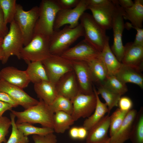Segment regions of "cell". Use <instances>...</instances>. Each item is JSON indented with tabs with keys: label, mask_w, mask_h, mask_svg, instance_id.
Segmentation results:
<instances>
[{
	"label": "cell",
	"mask_w": 143,
	"mask_h": 143,
	"mask_svg": "<svg viewBox=\"0 0 143 143\" xmlns=\"http://www.w3.org/2000/svg\"><path fill=\"white\" fill-rule=\"evenodd\" d=\"M10 111L17 118L16 124L39 123L43 127L53 129L54 113L49 105L42 100H39L37 104L24 111H18L12 110Z\"/></svg>",
	"instance_id": "cell-1"
},
{
	"label": "cell",
	"mask_w": 143,
	"mask_h": 143,
	"mask_svg": "<svg viewBox=\"0 0 143 143\" xmlns=\"http://www.w3.org/2000/svg\"><path fill=\"white\" fill-rule=\"evenodd\" d=\"M84 36L83 29L80 24L73 28L66 25L61 30H54L50 38L51 54L60 56L77 39Z\"/></svg>",
	"instance_id": "cell-2"
},
{
	"label": "cell",
	"mask_w": 143,
	"mask_h": 143,
	"mask_svg": "<svg viewBox=\"0 0 143 143\" xmlns=\"http://www.w3.org/2000/svg\"><path fill=\"white\" fill-rule=\"evenodd\" d=\"M50 37L39 33H33L31 40L24 46L20 52L21 59L26 62L42 61L51 55L49 50Z\"/></svg>",
	"instance_id": "cell-3"
},
{
	"label": "cell",
	"mask_w": 143,
	"mask_h": 143,
	"mask_svg": "<svg viewBox=\"0 0 143 143\" xmlns=\"http://www.w3.org/2000/svg\"><path fill=\"white\" fill-rule=\"evenodd\" d=\"M39 8V16L33 33L50 37L54 31L53 25L56 15L61 8L56 0H42Z\"/></svg>",
	"instance_id": "cell-4"
},
{
	"label": "cell",
	"mask_w": 143,
	"mask_h": 143,
	"mask_svg": "<svg viewBox=\"0 0 143 143\" xmlns=\"http://www.w3.org/2000/svg\"><path fill=\"white\" fill-rule=\"evenodd\" d=\"M79 19L84 30V39L101 52L108 37L106 35V30L96 22L92 15L88 13L84 12Z\"/></svg>",
	"instance_id": "cell-5"
},
{
	"label": "cell",
	"mask_w": 143,
	"mask_h": 143,
	"mask_svg": "<svg viewBox=\"0 0 143 143\" xmlns=\"http://www.w3.org/2000/svg\"><path fill=\"white\" fill-rule=\"evenodd\" d=\"M39 14V7L35 6L29 11H25L22 5L17 4L14 20L23 36L24 46L28 44L32 39Z\"/></svg>",
	"instance_id": "cell-6"
},
{
	"label": "cell",
	"mask_w": 143,
	"mask_h": 143,
	"mask_svg": "<svg viewBox=\"0 0 143 143\" xmlns=\"http://www.w3.org/2000/svg\"><path fill=\"white\" fill-rule=\"evenodd\" d=\"M24 45V39L22 34L18 25L14 20L10 24L9 30L3 38L1 45L4 55L1 61L2 63H6L11 56H15L18 59H21L20 52Z\"/></svg>",
	"instance_id": "cell-7"
},
{
	"label": "cell",
	"mask_w": 143,
	"mask_h": 143,
	"mask_svg": "<svg viewBox=\"0 0 143 143\" xmlns=\"http://www.w3.org/2000/svg\"><path fill=\"white\" fill-rule=\"evenodd\" d=\"M87 0H80L75 7L70 9L60 10L57 12L53 25L54 30H57L62 26L69 24L73 28L79 24V20L84 11L88 9Z\"/></svg>",
	"instance_id": "cell-8"
},
{
	"label": "cell",
	"mask_w": 143,
	"mask_h": 143,
	"mask_svg": "<svg viewBox=\"0 0 143 143\" xmlns=\"http://www.w3.org/2000/svg\"><path fill=\"white\" fill-rule=\"evenodd\" d=\"M42 62L49 81L55 85L64 75L73 70L71 61L61 56L51 55Z\"/></svg>",
	"instance_id": "cell-9"
},
{
	"label": "cell",
	"mask_w": 143,
	"mask_h": 143,
	"mask_svg": "<svg viewBox=\"0 0 143 143\" xmlns=\"http://www.w3.org/2000/svg\"><path fill=\"white\" fill-rule=\"evenodd\" d=\"M116 4V9L113 20L112 29L113 32L114 40L111 50L117 60L120 62L123 56L124 47L122 41V35L124 28L123 16L124 9L114 0Z\"/></svg>",
	"instance_id": "cell-10"
},
{
	"label": "cell",
	"mask_w": 143,
	"mask_h": 143,
	"mask_svg": "<svg viewBox=\"0 0 143 143\" xmlns=\"http://www.w3.org/2000/svg\"><path fill=\"white\" fill-rule=\"evenodd\" d=\"M96 102L94 92L89 95L79 92L72 101L73 110L71 115L74 120L90 116L95 110Z\"/></svg>",
	"instance_id": "cell-11"
},
{
	"label": "cell",
	"mask_w": 143,
	"mask_h": 143,
	"mask_svg": "<svg viewBox=\"0 0 143 143\" xmlns=\"http://www.w3.org/2000/svg\"><path fill=\"white\" fill-rule=\"evenodd\" d=\"M100 53L84 39L74 47L69 48L60 56L71 61L88 62L99 57Z\"/></svg>",
	"instance_id": "cell-12"
},
{
	"label": "cell",
	"mask_w": 143,
	"mask_h": 143,
	"mask_svg": "<svg viewBox=\"0 0 143 143\" xmlns=\"http://www.w3.org/2000/svg\"><path fill=\"white\" fill-rule=\"evenodd\" d=\"M71 62L79 92L86 95L93 93V81L87 62L80 61H72Z\"/></svg>",
	"instance_id": "cell-13"
},
{
	"label": "cell",
	"mask_w": 143,
	"mask_h": 143,
	"mask_svg": "<svg viewBox=\"0 0 143 143\" xmlns=\"http://www.w3.org/2000/svg\"><path fill=\"white\" fill-rule=\"evenodd\" d=\"M0 91L8 94L25 110L37 104L39 101L33 98L23 89L0 79Z\"/></svg>",
	"instance_id": "cell-14"
},
{
	"label": "cell",
	"mask_w": 143,
	"mask_h": 143,
	"mask_svg": "<svg viewBox=\"0 0 143 143\" xmlns=\"http://www.w3.org/2000/svg\"><path fill=\"white\" fill-rule=\"evenodd\" d=\"M110 3L97 7L88 6L92 16L96 22L105 30L112 29L113 20L116 9L113 0Z\"/></svg>",
	"instance_id": "cell-15"
},
{
	"label": "cell",
	"mask_w": 143,
	"mask_h": 143,
	"mask_svg": "<svg viewBox=\"0 0 143 143\" xmlns=\"http://www.w3.org/2000/svg\"><path fill=\"white\" fill-rule=\"evenodd\" d=\"M58 95L72 101L80 92L78 83L73 70L64 75L55 85Z\"/></svg>",
	"instance_id": "cell-16"
},
{
	"label": "cell",
	"mask_w": 143,
	"mask_h": 143,
	"mask_svg": "<svg viewBox=\"0 0 143 143\" xmlns=\"http://www.w3.org/2000/svg\"><path fill=\"white\" fill-rule=\"evenodd\" d=\"M110 116L105 115L88 131L86 143H108L110 138L108 133L109 128Z\"/></svg>",
	"instance_id": "cell-17"
},
{
	"label": "cell",
	"mask_w": 143,
	"mask_h": 143,
	"mask_svg": "<svg viewBox=\"0 0 143 143\" xmlns=\"http://www.w3.org/2000/svg\"><path fill=\"white\" fill-rule=\"evenodd\" d=\"M0 79L22 89L27 87L30 81L25 71L8 66L0 71Z\"/></svg>",
	"instance_id": "cell-18"
},
{
	"label": "cell",
	"mask_w": 143,
	"mask_h": 143,
	"mask_svg": "<svg viewBox=\"0 0 143 143\" xmlns=\"http://www.w3.org/2000/svg\"><path fill=\"white\" fill-rule=\"evenodd\" d=\"M121 63L138 68L142 70L143 64V46L135 45L133 42L127 43Z\"/></svg>",
	"instance_id": "cell-19"
},
{
	"label": "cell",
	"mask_w": 143,
	"mask_h": 143,
	"mask_svg": "<svg viewBox=\"0 0 143 143\" xmlns=\"http://www.w3.org/2000/svg\"><path fill=\"white\" fill-rule=\"evenodd\" d=\"M137 111L134 109L129 111L120 127L111 137L108 143H124L129 139L133 124Z\"/></svg>",
	"instance_id": "cell-20"
},
{
	"label": "cell",
	"mask_w": 143,
	"mask_h": 143,
	"mask_svg": "<svg viewBox=\"0 0 143 143\" xmlns=\"http://www.w3.org/2000/svg\"><path fill=\"white\" fill-rule=\"evenodd\" d=\"M142 71L138 68L122 64L120 69L115 75L125 84L134 83L143 89V76Z\"/></svg>",
	"instance_id": "cell-21"
},
{
	"label": "cell",
	"mask_w": 143,
	"mask_h": 143,
	"mask_svg": "<svg viewBox=\"0 0 143 143\" xmlns=\"http://www.w3.org/2000/svg\"><path fill=\"white\" fill-rule=\"evenodd\" d=\"M34 89L39 100L48 105L51 104L58 96L55 84L50 81H42L34 84Z\"/></svg>",
	"instance_id": "cell-22"
},
{
	"label": "cell",
	"mask_w": 143,
	"mask_h": 143,
	"mask_svg": "<svg viewBox=\"0 0 143 143\" xmlns=\"http://www.w3.org/2000/svg\"><path fill=\"white\" fill-rule=\"evenodd\" d=\"M109 37L107 38L100 57L106 69L108 75H115L120 69L122 63L117 59L110 47Z\"/></svg>",
	"instance_id": "cell-23"
},
{
	"label": "cell",
	"mask_w": 143,
	"mask_h": 143,
	"mask_svg": "<svg viewBox=\"0 0 143 143\" xmlns=\"http://www.w3.org/2000/svg\"><path fill=\"white\" fill-rule=\"evenodd\" d=\"M124 9L123 19L129 20L133 26L142 28L143 0H135L132 7Z\"/></svg>",
	"instance_id": "cell-24"
},
{
	"label": "cell",
	"mask_w": 143,
	"mask_h": 143,
	"mask_svg": "<svg viewBox=\"0 0 143 143\" xmlns=\"http://www.w3.org/2000/svg\"><path fill=\"white\" fill-rule=\"evenodd\" d=\"M93 91L96 99V106L93 114L86 118L84 121L83 126L88 131L99 122L108 113V110L107 105L102 102L100 100L97 90L93 86Z\"/></svg>",
	"instance_id": "cell-25"
},
{
	"label": "cell",
	"mask_w": 143,
	"mask_h": 143,
	"mask_svg": "<svg viewBox=\"0 0 143 143\" xmlns=\"http://www.w3.org/2000/svg\"><path fill=\"white\" fill-rule=\"evenodd\" d=\"M92 74L93 82L102 85L108 75L105 66L100 57L87 62Z\"/></svg>",
	"instance_id": "cell-26"
},
{
	"label": "cell",
	"mask_w": 143,
	"mask_h": 143,
	"mask_svg": "<svg viewBox=\"0 0 143 143\" xmlns=\"http://www.w3.org/2000/svg\"><path fill=\"white\" fill-rule=\"evenodd\" d=\"M25 70L30 82L34 84L42 81H49L47 72L42 61L28 62Z\"/></svg>",
	"instance_id": "cell-27"
},
{
	"label": "cell",
	"mask_w": 143,
	"mask_h": 143,
	"mask_svg": "<svg viewBox=\"0 0 143 143\" xmlns=\"http://www.w3.org/2000/svg\"><path fill=\"white\" fill-rule=\"evenodd\" d=\"M54 132L62 133L69 129L75 121L71 115L62 111H58L54 113L53 118Z\"/></svg>",
	"instance_id": "cell-28"
},
{
	"label": "cell",
	"mask_w": 143,
	"mask_h": 143,
	"mask_svg": "<svg viewBox=\"0 0 143 143\" xmlns=\"http://www.w3.org/2000/svg\"><path fill=\"white\" fill-rule=\"evenodd\" d=\"M129 139L132 143H143V108L137 112L134 121Z\"/></svg>",
	"instance_id": "cell-29"
},
{
	"label": "cell",
	"mask_w": 143,
	"mask_h": 143,
	"mask_svg": "<svg viewBox=\"0 0 143 143\" xmlns=\"http://www.w3.org/2000/svg\"><path fill=\"white\" fill-rule=\"evenodd\" d=\"M97 92L98 95H100L104 100L108 110V114H109L114 107L118 106L121 95L113 92L102 86H99Z\"/></svg>",
	"instance_id": "cell-30"
},
{
	"label": "cell",
	"mask_w": 143,
	"mask_h": 143,
	"mask_svg": "<svg viewBox=\"0 0 143 143\" xmlns=\"http://www.w3.org/2000/svg\"><path fill=\"white\" fill-rule=\"evenodd\" d=\"M113 92L121 96L128 90L126 84L122 82L115 75H108L102 85Z\"/></svg>",
	"instance_id": "cell-31"
},
{
	"label": "cell",
	"mask_w": 143,
	"mask_h": 143,
	"mask_svg": "<svg viewBox=\"0 0 143 143\" xmlns=\"http://www.w3.org/2000/svg\"><path fill=\"white\" fill-rule=\"evenodd\" d=\"M18 129L24 135L28 136L31 135L44 136L51 133H54L53 128L48 127H39L28 123L16 124Z\"/></svg>",
	"instance_id": "cell-32"
},
{
	"label": "cell",
	"mask_w": 143,
	"mask_h": 143,
	"mask_svg": "<svg viewBox=\"0 0 143 143\" xmlns=\"http://www.w3.org/2000/svg\"><path fill=\"white\" fill-rule=\"evenodd\" d=\"M16 0H0L1 8L5 23L10 24L14 20L16 12Z\"/></svg>",
	"instance_id": "cell-33"
},
{
	"label": "cell",
	"mask_w": 143,
	"mask_h": 143,
	"mask_svg": "<svg viewBox=\"0 0 143 143\" xmlns=\"http://www.w3.org/2000/svg\"><path fill=\"white\" fill-rule=\"evenodd\" d=\"M54 113L58 111H62L71 115L73 110L72 101L62 96L58 95L53 103L48 105Z\"/></svg>",
	"instance_id": "cell-34"
},
{
	"label": "cell",
	"mask_w": 143,
	"mask_h": 143,
	"mask_svg": "<svg viewBox=\"0 0 143 143\" xmlns=\"http://www.w3.org/2000/svg\"><path fill=\"white\" fill-rule=\"evenodd\" d=\"M12 126L11 132L8 141L5 143H28L29 139L27 136L17 127L15 122V116L12 113L10 114Z\"/></svg>",
	"instance_id": "cell-35"
},
{
	"label": "cell",
	"mask_w": 143,
	"mask_h": 143,
	"mask_svg": "<svg viewBox=\"0 0 143 143\" xmlns=\"http://www.w3.org/2000/svg\"><path fill=\"white\" fill-rule=\"evenodd\" d=\"M128 112L118 108L110 116L109 129L110 137L112 136L120 127Z\"/></svg>",
	"instance_id": "cell-36"
},
{
	"label": "cell",
	"mask_w": 143,
	"mask_h": 143,
	"mask_svg": "<svg viewBox=\"0 0 143 143\" xmlns=\"http://www.w3.org/2000/svg\"><path fill=\"white\" fill-rule=\"evenodd\" d=\"M11 126V120L8 118L2 116L0 118V143L6 142V137Z\"/></svg>",
	"instance_id": "cell-37"
},
{
	"label": "cell",
	"mask_w": 143,
	"mask_h": 143,
	"mask_svg": "<svg viewBox=\"0 0 143 143\" xmlns=\"http://www.w3.org/2000/svg\"><path fill=\"white\" fill-rule=\"evenodd\" d=\"M53 133L44 136L33 135L32 137L34 143H57V137Z\"/></svg>",
	"instance_id": "cell-38"
},
{
	"label": "cell",
	"mask_w": 143,
	"mask_h": 143,
	"mask_svg": "<svg viewBox=\"0 0 143 143\" xmlns=\"http://www.w3.org/2000/svg\"><path fill=\"white\" fill-rule=\"evenodd\" d=\"M124 27L127 29L133 28L136 30L137 34L133 43L135 45L143 46V29L134 26L128 22L124 24Z\"/></svg>",
	"instance_id": "cell-39"
},
{
	"label": "cell",
	"mask_w": 143,
	"mask_h": 143,
	"mask_svg": "<svg viewBox=\"0 0 143 143\" xmlns=\"http://www.w3.org/2000/svg\"><path fill=\"white\" fill-rule=\"evenodd\" d=\"M119 109L121 110L128 112L131 109L133 106V103L129 97L124 96L121 97L118 103Z\"/></svg>",
	"instance_id": "cell-40"
},
{
	"label": "cell",
	"mask_w": 143,
	"mask_h": 143,
	"mask_svg": "<svg viewBox=\"0 0 143 143\" xmlns=\"http://www.w3.org/2000/svg\"><path fill=\"white\" fill-rule=\"evenodd\" d=\"M80 0H56L61 9H68L75 7Z\"/></svg>",
	"instance_id": "cell-41"
},
{
	"label": "cell",
	"mask_w": 143,
	"mask_h": 143,
	"mask_svg": "<svg viewBox=\"0 0 143 143\" xmlns=\"http://www.w3.org/2000/svg\"><path fill=\"white\" fill-rule=\"evenodd\" d=\"M8 32L7 24L4 21L3 12L0 7V37L4 38Z\"/></svg>",
	"instance_id": "cell-42"
},
{
	"label": "cell",
	"mask_w": 143,
	"mask_h": 143,
	"mask_svg": "<svg viewBox=\"0 0 143 143\" xmlns=\"http://www.w3.org/2000/svg\"><path fill=\"white\" fill-rule=\"evenodd\" d=\"M0 100L9 103L14 107L18 106V104L7 93L0 91Z\"/></svg>",
	"instance_id": "cell-43"
},
{
	"label": "cell",
	"mask_w": 143,
	"mask_h": 143,
	"mask_svg": "<svg viewBox=\"0 0 143 143\" xmlns=\"http://www.w3.org/2000/svg\"><path fill=\"white\" fill-rule=\"evenodd\" d=\"M88 6L97 7L107 5L110 3V0H87Z\"/></svg>",
	"instance_id": "cell-44"
},
{
	"label": "cell",
	"mask_w": 143,
	"mask_h": 143,
	"mask_svg": "<svg viewBox=\"0 0 143 143\" xmlns=\"http://www.w3.org/2000/svg\"><path fill=\"white\" fill-rule=\"evenodd\" d=\"M14 107L11 104L0 100V118L2 116L3 113L6 111L12 110Z\"/></svg>",
	"instance_id": "cell-45"
},
{
	"label": "cell",
	"mask_w": 143,
	"mask_h": 143,
	"mask_svg": "<svg viewBox=\"0 0 143 143\" xmlns=\"http://www.w3.org/2000/svg\"><path fill=\"white\" fill-rule=\"evenodd\" d=\"M116 1L118 4L123 9L132 7L134 3L131 0H118Z\"/></svg>",
	"instance_id": "cell-46"
},
{
	"label": "cell",
	"mask_w": 143,
	"mask_h": 143,
	"mask_svg": "<svg viewBox=\"0 0 143 143\" xmlns=\"http://www.w3.org/2000/svg\"><path fill=\"white\" fill-rule=\"evenodd\" d=\"M88 133V130L82 127H78V139L83 140L86 138Z\"/></svg>",
	"instance_id": "cell-47"
},
{
	"label": "cell",
	"mask_w": 143,
	"mask_h": 143,
	"mask_svg": "<svg viewBox=\"0 0 143 143\" xmlns=\"http://www.w3.org/2000/svg\"><path fill=\"white\" fill-rule=\"evenodd\" d=\"M78 127L74 126L72 127L69 131L70 136L73 139H78Z\"/></svg>",
	"instance_id": "cell-48"
},
{
	"label": "cell",
	"mask_w": 143,
	"mask_h": 143,
	"mask_svg": "<svg viewBox=\"0 0 143 143\" xmlns=\"http://www.w3.org/2000/svg\"><path fill=\"white\" fill-rule=\"evenodd\" d=\"M4 56L3 52L1 46H0V60L1 61L2 60Z\"/></svg>",
	"instance_id": "cell-49"
},
{
	"label": "cell",
	"mask_w": 143,
	"mask_h": 143,
	"mask_svg": "<svg viewBox=\"0 0 143 143\" xmlns=\"http://www.w3.org/2000/svg\"><path fill=\"white\" fill-rule=\"evenodd\" d=\"M3 38L0 37V46H1L3 43Z\"/></svg>",
	"instance_id": "cell-50"
}]
</instances>
